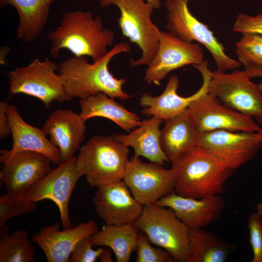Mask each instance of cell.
<instances>
[{
    "instance_id": "obj_1",
    "label": "cell",
    "mask_w": 262,
    "mask_h": 262,
    "mask_svg": "<svg viewBox=\"0 0 262 262\" xmlns=\"http://www.w3.org/2000/svg\"><path fill=\"white\" fill-rule=\"evenodd\" d=\"M130 51V44L121 42L93 63H89L85 56H73L62 61L57 71L63 78L66 92L69 100L85 98L99 93L123 100L131 98V96L122 89L126 80L116 78L108 68L114 57Z\"/></svg>"
},
{
    "instance_id": "obj_2",
    "label": "cell",
    "mask_w": 262,
    "mask_h": 262,
    "mask_svg": "<svg viewBox=\"0 0 262 262\" xmlns=\"http://www.w3.org/2000/svg\"><path fill=\"white\" fill-rule=\"evenodd\" d=\"M48 38L52 58H59L60 51L66 49L76 57L87 56L95 62L113 45L114 33L103 27L100 16L77 10L63 13L59 25L48 33Z\"/></svg>"
},
{
    "instance_id": "obj_3",
    "label": "cell",
    "mask_w": 262,
    "mask_h": 262,
    "mask_svg": "<svg viewBox=\"0 0 262 262\" xmlns=\"http://www.w3.org/2000/svg\"><path fill=\"white\" fill-rule=\"evenodd\" d=\"M174 191L181 196L200 198L219 195L233 170L226 167L198 146L183 153L171 163Z\"/></svg>"
},
{
    "instance_id": "obj_4",
    "label": "cell",
    "mask_w": 262,
    "mask_h": 262,
    "mask_svg": "<svg viewBox=\"0 0 262 262\" xmlns=\"http://www.w3.org/2000/svg\"><path fill=\"white\" fill-rule=\"evenodd\" d=\"M79 150L78 171L90 187L97 188L123 180L129 149L112 135L94 136Z\"/></svg>"
},
{
    "instance_id": "obj_5",
    "label": "cell",
    "mask_w": 262,
    "mask_h": 262,
    "mask_svg": "<svg viewBox=\"0 0 262 262\" xmlns=\"http://www.w3.org/2000/svg\"><path fill=\"white\" fill-rule=\"evenodd\" d=\"M100 5L102 7L115 5L118 8V23L123 35L141 49V57L130 59L131 65L148 66L157 51L161 33L151 18L154 8L144 0H101Z\"/></svg>"
},
{
    "instance_id": "obj_6",
    "label": "cell",
    "mask_w": 262,
    "mask_h": 262,
    "mask_svg": "<svg viewBox=\"0 0 262 262\" xmlns=\"http://www.w3.org/2000/svg\"><path fill=\"white\" fill-rule=\"evenodd\" d=\"M190 0H166V29L187 43L196 41L203 45L213 58L217 71L226 72L241 66L238 60L228 56L225 48L208 27L198 20L188 6Z\"/></svg>"
},
{
    "instance_id": "obj_7",
    "label": "cell",
    "mask_w": 262,
    "mask_h": 262,
    "mask_svg": "<svg viewBox=\"0 0 262 262\" xmlns=\"http://www.w3.org/2000/svg\"><path fill=\"white\" fill-rule=\"evenodd\" d=\"M134 224L151 244L167 251L175 262H189V228L171 209L155 204L145 205Z\"/></svg>"
},
{
    "instance_id": "obj_8",
    "label": "cell",
    "mask_w": 262,
    "mask_h": 262,
    "mask_svg": "<svg viewBox=\"0 0 262 262\" xmlns=\"http://www.w3.org/2000/svg\"><path fill=\"white\" fill-rule=\"evenodd\" d=\"M58 68V65L48 58L44 61L36 58L27 66L16 67L7 73L9 93L37 98L46 108H49L53 101L70 100L63 77L56 73Z\"/></svg>"
},
{
    "instance_id": "obj_9",
    "label": "cell",
    "mask_w": 262,
    "mask_h": 262,
    "mask_svg": "<svg viewBox=\"0 0 262 262\" xmlns=\"http://www.w3.org/2000/svg\"><path fill=\"white\" fill-rule=\"evenodd\" d=\"M250 79L245 70L229 73L216 70L212 72L208 93L262 125V94Z\"/></svg>"
},
{
    "instance_id": "obj_10",
    "label": "cell",
    "mask_w": 262,
    "mask_h": 262,
    "mask_svg": "<svg viewBox=\"0 0 262 262\" xmlns=\"http://www.w3.org/2000/svg\"><path fill=\"white\" fill-rule=\"evenodd\" d=\"M198 146L234 171L256 156L262 140L256 132L216 130L201 133Z\"/></svg>"
},
{
    "instance_id": "obj_11",
    "label": "cell",
    "mask_w": 262,
    "mask_h": 262,
    "mask_svg": "<svg viewBox=\"0 0 262 262\" xmlns=\"http://www.w3.org/2000/svg\"><path fill=\"white\" fill-rule=\"evenodd\" d=\"M163 165L142 162L133 156L127 164L123 180L134 197L144 206L155 204L174 191V173Z\"/></svg>"
},
{
    "instance_id": "obj_12",
    "label": "cell",
    "mask_w": 262,
    "mask_h": 262,
    "mask_svg": "<svg viewBox=\"0 0 262 262\" xmlns=\"http://www.w3.org/2000/svg\"><path fill=\"white\" fill-rule=\"evenodd\" d=\"M81 177L77 167L76 157L73 156L51 170L23 197L36 203L45 199L52 201L58 208L63 229L70 228L74 225L70 219L69 202Z\"/></svg>"
},
{
    "instance_id": "obj_13",
    "label": "cell",
    "mask_w": 262,
    "mask_h": 262,
    "mask_svg": "<svg viewBox=\"0 0 262 262\" xmlns=\"http://www.w3.org/2000/svg\"><path fill=\"white\" fill-rule=\"evenodd\" d=\"M200 133L216 130L257 132L261 127L244 115L207 92L188 108Z\"/></svg>"
},
{
    "instance_id": "obj_14",
    "label": "cell",
    "mask_w": 262,
    "mask_h": 262,
    "mask_svg": "<svg viewBox=\"0 0 262 262\" xmlns=\"http://www.w3.org/2000/svg\"><path fill=\"white\" fill-rule=\"evenodd\" d=\"M159 39L156 54L145 71L144 80L148 83L160 86L171 71L204 61V50L198 44L184 42L169 32L161 31Z\"/></svg>"
},
{
    "instance_id": "obj_15",
    "label": "cell",
    "mask_w": 262,
    "mask_h": 262,
    "mask_svg": "<svg viewBox=\"0 0 262 262\" xmlns=\"http://www.w3.org/2000/svg\"><path fill=\"white\" fill-rule=\"evenodd\" d=\"M50 163L48 157L37 152H17L3 163L0 183L5 186L7 193L23 196L50 171Z\"/></svg>"
},
{
    "instance_id": "obj_16",
    "label": "cell",
    "mask_w": 262,
    "mask_h": 262,
    "mask_svg": "<svg viewBox=\"0 0 262 262\" xmlns=\"http://www.w3.org/2000/svg\"><path fill=\"white\" fill-rule=\"evenodd\" d=\"M201 73L203 82L200 88L188 97L179 95L178 77L171 75L163 93L157 96L148 93L142 94L139 103L143 108L142 114L147 116H156L165 121L175 116L188 109L191 103L208 92V86L212 72L208 67V61H204L198 66H194Z\"/></svg>"
},
{
    "instance_id": "obj_17",
    "label": "cell",
    "mask_w": 262,
    "mask_h": 262,
    "mask_svg": "<svg viewBox=\"0 0 262 262\" xmlns=\"http://www.w3.org/2000/svg\"><path fill=\"white\" fill-rule=\"evenodd\" d=\"M92 201L97 214L107 225L134 223L144 207L123 180L97 188Z\"/></svg>"
},
{
    "instance_id": "obj_18",
    "label": "cell",
    "mask_w": 262,
    "mask_h": 262,
    "mask_svg": "<svg viewBox=\"0 0 262 262\" xmlns=\"http://www.w3.org/2000/svg\"><path fill=\"white\" fill-rule=\"evenodd\" d=\"M60 227L58 223L44 227L32 237V241L42 250L49 262H69L77 244L98 231L97 223L92 220L63 230Z\"/></svg>"
},
{
    "instance_id": "obj_19",
    "label": "cell",
    "mask_w": 262,
    "mask_h": 262,
    "mask_svg": "<svg viewBox=\"0 0 262 262\" xmlns=\"http://www.w3.org/2000/svg\"><path fill=\"white\" fill-rule=\"evenodd\" d=\"M6 113L12 135L13 145L10 150H0L1 163L3 164L15 153L24 150L42 153L48 157L54 164L58 165L62 163L59 149L47 138L42 129L24 121L19 115L17 108L14 104H8Z\"/></svg>"
},
{
    "instance_id": "obj_20",
    "label": "cell",
    "mask_w": 262,
    "mask_h": 262,
    "mask_svg": "<svg viewBox=\"0 0 262 262\" xmlns=\"http://www.w3.org/2000/svg\"><path fill=\"white\" fill-rule=\"evenodd\" d=\"M155 204L171 209L189 229H196L202 228L217 220L225 202L219 195L196 198L181 196L174 192L160 199Z\"/></svg>"
},
{
    "instance_id": "obj_21",
    "label": "cell",
    "mask_w": 262,
    "mask_h": 262,
    "mask_svg": "<svg viewBox=\"0 0 262 262\" xmlns=\"http://www.w3.org/2000/svg\"><path fill=\"white\" fill-rule=\"evenodd\" d=\"M85 121L80 115L68 109H58L52 112L42 130L58 148L62 163L73 157L85 139Z\"/></svg>"
},
{
    "instance_id": "obj_22",
    "label": "cell",
    "mask_w": 262,
    "mask_h": 262,
    "mask_svg": "<svg viewBox=\"0 0 262 262\" xmlns=\"http://www.w3.org/2000/svg\"><path fill=\"white\" fill-rule=\"evenodd\" d=\"M200 133L188 108L166 121L160 132L161 147L172 163L198 146Z\"/></svg>"
},
{
    "instance_id": "obj_23",
    "label": "cell",
    "mask_w": 262,
    "mask_h": 262,
    "mask_svg": "<svg viewBox=\"0 0 262 262\" xmlns=\"http://www.w3.org/2000/svg\"><path fill=\"white\" fill-rule=\"evenodd\" d=\"M163 120L156 116L145 119L128 134H114L112 137L127 147H131L135 157H144L151 162L163 165L170 162L161 147L160 125Z\"/></svg>"
},
{
    "instance_id": "obj_24",
    "label": "cell",
    "mask_w": 262,
    "mask_h": 262,
    "mask_svg": "<svg viewBox=\"0 0 262 262\" xmlns=\"http://www.w3.org/2000/svg\"><path fill=\"white\" fill-rule=\"evenodd\" d=\"M114 99L103 93L80 99V115L85 122L94 117L107 118L128 132L138 127L140 117Z\"/></svg>"
},
{
    "instance_id": "obj_25",
    "label": "cell",
    "mask_w": 262,
    "mask_h": 262,
    "mask_svg": "<svg viewBox=\"0 0 262 262\" xmlns=\"http://www.w3.org/2000/svg\"><path fill=\"white\" fill-rule=\"evenodd\" d=\"M55 0H0V6L10 5L19 15L17 37L33 42L41 34L47 22L50 7Z\"/></svg>"
},
{
    "instance_id": "obj_26",
    "label": "cell",
    "mask_w": 262,
    "mask_h": 262,
    "mask_svg": "<svg viewBox=\"0 0 262 262\" xmlns=\"http://www.w3.org/2000/svg\"><path fill=\"white\" fill-rule=\"evenodd\" d=\"M138 229L134 223L107 225L92 235L94 245L110 248L117 262H129L136 248Z\"/></svg>"
},
{
    "instance_id": "obj_27",
    "label": "cell",
    "mask_w": 262,
    "mask_h": 262,
    "mask_svg": "<svg viewBox=\"0 0 262 262\" xmlns=\"http://www.w3.org/2000/svg\"><path fill=\"white\" fill-rule=\"evenodd\" d=\"M189 262H225L235 246L202 228L189 229Z\"/></svg>"
},
{
    "instance_id": "obj_28",
    "label": "cell",
    "mask_w": 262,
    "mask_h": 262,
    "mask_svg": "<svg viewBox=\"0 0 262 262\" xmlns=\"http://www.w3.org/2000/svg\"><path fill=\"white\" fill-rule=\"evenodd\" d=\"M0 262H34L35 247L25 229L8 234L5 225H1Z\"/></svg>"
},
{
    "instance_id": "obj_29",
    "label": "cell",
    "mask_w": 262,
    "mask_h": 262,
    "mask_svg": "<svg viewBox=\"0 0 262 262\" xmlns=\"http://www.w3.org/2000/svg\"><path fill=\"white\" fill-rule=\"evenodd\" d=\"M235 46L238 61L244 69L262 65V34H243Z\"/></svg>"
},
{
    "instance_id": "obj_30",
    "label": "cell",
    "mask_w": 262,
    "mask_h": 262,
    "mask_svg": "<svg viewBox=\"0 0 262 262\" xmlns=\"http://www.w3.org/2000/svg\"><path fill=\"white\" fill-rule=\"evenodd\" d=\"M36 202L23 196L6 193L0 196V226L5 225L9 219L30 213L36 208Z\"/></svg>"
},
{
    "instance_id": "obj_31",
    "label": "cell",
    "mask_w": 262,
    "mask_h": 262,
    "mask_svg": "<svg viewBox=\"0 0 262 262\" xmlns=\"http://www.w3.org/2000/svg\"><path fill=\"white\" fill-rule=\"evenodd\" d=\"M136 262H174L172 256L165 249L153 247L146 234L139 233L137 243Z\"/></svg>"
},
{
    "instance_id": "obj_32",
    "label": "cell",
    "mask_w": 262,
    "mask_h": 262,
    "mask_svg": "<svg viewBox=\"0 0 262 262\" xmlns=\"http://www.w3.org/2000/svg\"><path fill=\"white\" fill-rule=\"evenodd\" d=\"M262 216L257 212L249 214L247 227L252 252V262H262Z\"/></svg>"
},
{
    "instance_id": "obj_33",
    "label": "cell",
    "mask_w": 262,
    "mask_h": 262,
    "mask_svg": "<svg viewBox=\"0 0 262 262\" xmlns=\"http://www.w3.org/2000/svg\"><path fill=\"white\" fill-rule=\"evenodd\" d=\"M94 243L91 236H88L80 241L72 250L69 260L70 262H96L103 250L100 247L94 249Z\"/></svg>"
},
{
    "instance_id": "obj_34",
    "label": "cell",
    "mask_w": 262,
    "mask_h": 262,
    "mask_svg": "<svg viewBox=\"0 0 262 262\" xmlns=\"http://www.w3.org/2000/svg\"><path fill=\"white\" fill-rule=\"evenodd\" d=\"M232 30L242 35L247 33L262 35V13L255 16L239 14L233 24Z\"/></svg>"
},
{
    "instance_id": "obj_35",
    "label": "cell",
    "mask_w": 262,
    "mask_h": 262,
    "mask_svg": "<svg viewBox=\"0 0 262 262\" xmlns=\"http://www.w3.org/2000/svg\"><path fill=\"white\" fill-rule=\"evenodd\" d=\"M7 101L0 102V138L3 139L11 134V128L6 110Z\"/></svg>"
},
{
    "instance_id": "obj_36",
    "label": "cell",
    "mask_w": 262,
    "mask_h": 262,
    "mask_svg": "<svg viewBox=\"0 0 262 262\" xmlns=\"http://www.w3.org/2000/svg\"><path fill=\"white\" fill-rule=\"evenodd\" d=\"M250 78L260 77L262 78V65L244 69ZM262 94V82L258 84Z\"/></svg>"
},
{
    "instance_id": "obj_37",
    "label": "cell",
    "mask_w": 262,
    "mask_h": 262,
    "mask_svg": "<svg viewBox=\"0 0 262 262\" xmlns=\"http://www.w3.org/2000/svg\"><path fill=\"white\" fill-rule=\"evenodd\" d=\"M98 258L101 262H112L111 252L109 250L103 249Z\"/></svg>"
},
{
    "instance_id": "obj_38",
    "label": "cell",
    "mask_w": 262,
    "mask_h": 262,
    "mask_svg": "<svg viewBox=\"0 0 262 262\" xmlns=\"http://www.w3.org/2000/svg\"><path fill=\"white\" fill-rule=\"evenodd\" d=\"M147 2L151 5L154 9H159L161 5L160 0H147Z\"/></svg>"
},
{
    "instance_id": "obj_39",
    "label": "cell",
    "mask_w": 262,
    "mask_h": 262,
    "mask_svg": "<svg viewBox=\"0 0 262 262\" xmlns=\"http://www.w3.org/2000/svg\"><path fill=\"white\" fill-rule=\"evenodd\" d=\"M257 212L262 216V201L259 202L256 206Z\"/></svg>"
},
{
    "instance_id": "obj_40",
    "label": "cell",
    "mask_w": 262,
    "mask_h": 262,
    "mask_svg": "<svg viewBox=\"0 0 262 262\" xmlns=\"http://www.w3.org/2000/svg\"><path fill=\"white\" fill-rule=\"evenodd\" d=\"M256 134L258 137L262 140V128L260 129V130L256 132Z\"/></svg>"
}]
</instances>
